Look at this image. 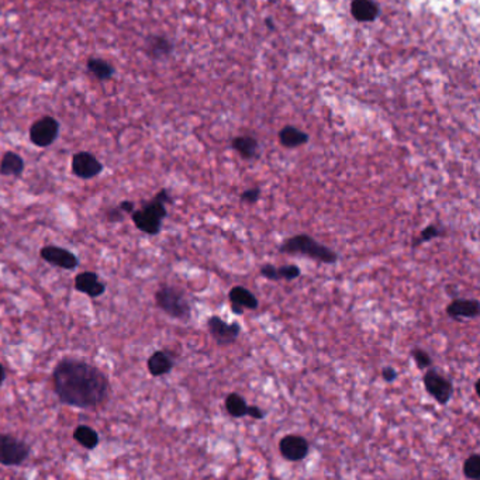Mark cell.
Segmentation results:
<instances>
[{"label": "cell", "instance_id": "obj_1", "mask_svg": "<svg viewBox=\"0 0 480 480\" xmlns=\"http://www.w3.org/2000/svg\"><path fill=\"white\" fill-rule=\"evenodd\" d=\"M54 389L62 404L76 408H96L109 395V380L94 365L65 358L52 372Z\"/></svg>", "mask_w": 480, "mask_h": 480}, {"label": "cell", "instance_id": "obj_2", "mask_svg": "<svg viewBox=\"0 0 480 480\" xmlns=\"http://www.w3.org/2000/svg\"><path fill=\"white\" fill-rule=\"evenodd\" d=\"M172 203V198L167 189L159 190L152 200L145 203L140 210L132 213L134 226L144 234L158 236L163 230V221L168 216L167 205Z\"/></svg>", "mask_w": 480, "mask_h": 480}, {"label": "cell", "instance_id": "obj_3", "mask_svg": "<svg viewBox=\"0 0 480 480\" xmlns=\"http://www.w3.org/2000/svg\"><path fill=\"white\" fill-rule=\"evenodd\" d=\"M279 252L286 255H302V257H307L326 265H334L338 261V253L334 249L315 241L307 234H298L286 238L279 245Z\"/></svg>", "mask_w": 480, "mask_h": 480}, {"label": "cell", "instance_id": "obj_4", "mask_svg": "<svg viewBox=\"0 0 480 480\" xmlns=\"http://www.w3.org/2000/svg\"><path fill=\"white\" fill-rule=\"evenodd\" d=\"M155 303L167 315L187 322L191 317V307L186 295L171 284H163L155 292Z\"/></svg>", "mask_w": 480, "mask_h": 480}, {"label": "cell", "instance_id": "obj_5", "mask_svg": "<svg viewBox=\"0 0 480 480\" xmlns=\"http://www.w3.org/2000/svg\"><path fill=\"white\" fill-rule=\"evenodd\" d=\"M30 457V446L10 435L0 434V465L3 466H19L24 463Z\"/></svg>", "mask_w": 480, "mask_h": 480}, {"label": "cell", "instance_id": "obj_6", "mask_svg": "<svg viewBox=\"0 0 480 480\" xmlns=\"http://www.w3.org/2000/svg\"><path fill=\"white\" fill-rule=\"evenodd\" d=\"M423 383L427 393L439 404L446 406L454 395L452 382L441 375L438 371L428 368L423 376Z\"/></svg>", "mask_w": 480, "mask_h": 480}, {"label": "cell", "instance_id": "obj_7", "mask_svg": "<svg viewBox=\"0 0 480 480\" xmlns=\"http://www.w3.org/2000/svg\"><path fill=\"white\" fill-rule=\"evenodd\" d=\"M59 136V123L51 116H45L36 123H33L30 129V141L36 147L47 148L52 145Z\"/></svg>", "mask_w": 480, "mask_h": 480}, {"label": "cell", "instance_id": "obj_8", "mask_svg": "<svg viewBox=\"0 0 480 480\" xmlns=\"http://www.w3.org/2000/svg\"><path fill=\"white\" fill-rule=\"evenodd\" d=\"M207 328H209L211 338L220 346L233 345L238 340V337L242 331L241 324H238L237 322L227 323L226 320H222L218 315H211L207 320Z\"/></svg>", "mask_w": 480, "mask_h": 480}, {"label": "cell", "instance_id": "obj_9", "mask_svg": "<svg viewBox=\"0 0 480 480\" xmlns=\"http://www.w3.org/2000/svg\"><path fill=\"white\" fill-rule=\"evenodd\" d=\"M279 452L286 461L300 462L307 458L310 452V442L299 434L284 435L279 441Z\"/></svg>", "mask_w": 480, "mask_h": 480}, {"label": "cell", "instance_id": "obj_10", "mask_svg": "<svg viewBox=\"0 0 480 480\" xmlns=\"http://www.w3.org/2000/svg\"><path fill=\"white\" fill-rule=\"evenodd\" d=\"M41 258L56 268H62L67 271H74L79 267L81 261L76 257V255L65 248L61 247H55V245H45L41 251H40Z\"/></svg>", "mask_w": 480, "mask_h": 480}, {"label": "cell", "instance_id": "obj_11", "mask_svg": "<svg viewBox=\"0 0 480 480\" xmlns=\"http://www.w3.org/2000/svg\"><path fill=\"white\" fill-rule=\"evenodd\" d=\"M103 164L92 152L81 151L72 158V172L81 179H93L103 172Z\"/></svg>", "mask_w": 480, "mask_h": 480}, {"label": "cell", "instance_id": "obj_12", "mask_svg": "<svg viewBox=\"0 0 480 480\" xmlns=\"http://www.w3.org/2000/svg\"><path fill=\"white\" fill-rule=\"evenodd\" d=\"M229 300L231 306V311L236 315L244 314V310L255 311L260 307V300L249 289L244 286H234L229 292Z\"/></svg>", "mask_w": 480, "mask_h": 480}, {"label": "cell", "instance_id": "obj_13", "mask_svg": "<svg viewBox=\"0 0 480 480\" xmlns=\"http://www.w3.org/2000/svg\"><path fill=\"white\" fill-rule=\"evenodd\" d=\"M446 314L455 322H463V320L477 318L480 314V303L477 299H454L446 306Z\"/></svg>", "mask_w": 480, "mask_h": 480}, {"label": "cell", "instance_id": "obj_14", "mask_svg": "<svg viewBox=\"0 0 480 480\" xmlns=\"http://www.w3.org/2000/svg\"><path fill=\"white\" fill-rule=\"evenodd\" d=\"M75 289L92 299L102 296L106 292V284L99 280L94 272H82L75 278Z\"/></svg>", "mask_w": 480, "mask_h": 480}, {"label": "cell", "instance_id": "obj_15", "mask_svg": "<svg viewBox=\"0 0 480 480\" xmlns=\"http://www.w3.org/2000/svg\"><path fill=\"white\" fill-rule=\"evenodd\" d=\"M174 366H175V361L172 355L167 351H155L147 361L148 372L154 377H161L171 373Z\"/></svg>", "mask_w": 480, "mask_h": 480}, {"label": "cell", "instance_id": "obj_16", "mask_svg": "<svg viewBox=\"0 0 480 480\" xmlns=\"http://www.w3.org/2000/svg\"><path fill=\"white\" fill-rule=\"evenodd\" d=\"M351 13L355 20L368 23L377 17L379 8L373 0H354L351 5Z\"/></svg>", "mask_w": 480, "mask_h": 480}, {"label": "cell", "instance_id": "obj_17", "mask_svg": "<svg viewBox=\"0 0 480 480\" xmlns=\"http://www.w3.org/2000/svg\"><path fill=\"white\" fill-rule=\"evenodd\" d=\"M86 70L89 74H92L96 79H99V81H109L116 74V70L110 62H107L106 59L98 58V56H90L87 59Z\"/></svg>", "mask_w": 480, "mask_h": 480}, {"label": "cell", "instance_id": "obj_18", "mask_svg": "<svg viewBox=\"0 0 480 480\" xmlns=\"http://www.w3.org/2000/svg\"><path fill=\"white\" fill-rule=\"evenodd\" d=\"M24 159L19 154L9 151L3 155L2 161H0V175L20 176L24 172Z\"/></svg>", "mask_w": 480, "mask_h": 480}, {"label": "cell", "instance_id": "obj_19", "mask_svg": "<svg viewBox=\"0 0 480 480\" xmlns=\"http://www.w3.org/2000/svg\"><path fill=\"white\" fill-rule=\"evenodd\" d=\"M279 140L283 147L286 148H296L300 145H304L309 141V136L303 132H300L296 127L287 125L279 133Z\"/></svg>", "mask_w": 480, "mask_h": 480}, {"label": "cell", "instance_id": "obj_20", "mask_svg": "<svg viewBox=\"0 0 480 480\" xmlns=\"http://www.w3.org/2000/svg\"><path fill=\"white\" fill-rule=\"evenodd\" d=\"M74 439L89 451L99 445V434L89 426H78L74 431Z\"/></svg>", "mask_w": 480, "mask_h": 480}, {"label": "cell", "instance_id": "obj_21", "mask_svg": "<svg viewBox=\"0 0 480 480\" xmlns=\"http://www.w3.org/2000/svg\"><path fill=\"white\" fill-rule=\"evenodd\" d=\"M226 410L231 415L233 419H242L247 417L248 411V403L240 393H230L226 397Z\"/></svg>", "mask_w": 480, "mask_h": 480}, {"label": "cell", "instance_id": "obj_22", "mask_svg": "<svg viewBox=\"0 0 480 480\" xmlns=\"http://www.w3.org/2000/svg\"><path fill=\"white\" fill-rule=\"evenodd\" d=\"M233 148L245 159H253L258 156V141L252 137H238L233 141Z\"/></svg>", "mask_w": 480, "mask_h": 480}, {"label": "cell", "instance_id": "obj_23", "mask_svg": "<svg viewBox=\"0 0 480 480\" xmlns=\"http://www.w3.org/2000/svg\"><path fill=\"white\" fill-rule=\"evenodd\" d=\"M147 51L149 56L158 59L161 56H167L172 51V44L164 37L151 36L147 39Z\"/></svg>", "mask_w": 480, "mask_h": 480}, {"label": "cell", "instance_id": "obj_24", "mask_svg": "<svg viewBox=\"0 0 480 480\" xmlns=\"http://www.w3.org/2000/svg\"><path fill=\"white\" fill-rule=\"evenodd\" d=\"M442 236H445V231L442 229L435 226V224H430V226L423 229V231L420 233V236L417 238H414L411 241V248H417V247L427 244V242H430L435 238H439Z\"/></svg>", "mask_w": 480, "mask_h": 480}, {"label": "cell", "instance_id": "obj_25", "mask_svg": "<svg viewBox=\"0 0 480 480\" xmlns=\"http://www.w3.org/2000/svg\"><path fill=\"white\" fill-rule=\"evenodd\" d=\"M462 472L466 479L479 480L480 479V455L479 454L469 455L463 462Z\"/></svg>", "mask_w": 480, "mask_h": 480}, {"label": "cell", "instance_id": "obj_26", "mask_svg": "<svg viewBox=\"0 0 480 480\" xmlns=\"http://www.w3.org/2000/svg\"><path fill=\"white\" fill-rule=\"evenodd\" d=\"M410 355L413 358V361L415 362V365H417L419 369L424 371V369H428L432 366V358L430 357V354L427 351L421 349V348H414L411 349L410 352Z\"/></svg>", "mask_w": 480, "mask_h": 480}, {"label": "cell", "instance_id": "obj_27", "mask_svg": "<svg viewBox=\"0 0 480 480\" xmlns=\"http://www.w3.org/2000/svg\"><path fill=\"white\" fill-rule=\"evenodd\" d=\"M278 271V279L279 280H296L298 278H300L302 275V269L298 265H282V267H276Z\"/></svg>", "mask_w": 480, "mask_h": 480}, {"label": "cell", "instance_id": "obj_28", "mask_svg": "<svg viewBox=\"0 0 480 480\" xmlns=\"http://www.w3.org/2000/svg\"><path fill=\"white\" fill-rule=\"evenodd\" d=\"M261 198V189L258 186H255V187H249L247 190H244L242 194L240 195V199L242 203H247V205H255Z\"/></svg>", "mask_w": 480, "mask_h": 480}, {"label": "cell", "instance_id": "obj_29", "mask_svg": "<svg viewBox=\"0 0 480 480\" xmlns=\"http://www.w3.org/2000/svg\"><path fill=\"white\" fill-rule=\"evenodd\" d=\"M260 273H261L262 278H265V279H268V280L279 282L276 267L272 265V264H264V265L260 268Z\"/></svg>", "mask_w": 480, "mask_h": 480}, {"label": "cell", "instance_id": "obj_30", "mask_svg": "<svg viewBox=\"0 0 480 480\" xmlns=\"http://www.w3.org/2000/svg\"><path fill=\"white\" fill-rule=\"evenodd\" d=\"M247 417H251L253 420H264L267 417V413L261 407L253 404V406H248Z\"/></svg>", "mask_w": 480, "mask_h": 480}, {"label": "cell", "instance_id": "obj_31", "mask_svg": "<svg viewBox=\"0 0 480 480\" xmlns=\"http://www.w3.org/2000/svg\"><path fill=\"white\" fill-rule=\"evenodd\" d=\"M382 377L388 383H393L399 377V372L393 366H385L382 369Z\"/></svg>", "mask_w": 480, "mask_h": 480}, {"label": "cell", "instance_id": "obj_32", "mask_svg": "<svg viewBox=\"0 0 480 480\" xmlns=\"http://www.w3.org/2000/svg\"><path fill=\"white\" fill-rule=\"evenodd\" d=\"M107 218H109V221H116V222H118V221H123V218H124V213L117 207V209H112L109 213H107Z\"/></svg>", "mask_w": 480, "mask_h": 480}, {"label": "cell", "instance_id": "obj_33", "mask_svg": "<svg viewBox=\"0 0 480 480\" xmlns=\"http://www.w3.org/2000/svg\"><path fill=\"white\" fill-rule=\"evenodd\" d=\"M118 209L125 213V214H132L134 210H136V205L134 202H130V200H124L118 205Z\"/></svg>", "mask_w": 480, "mask_h": 480}, {"label": "cell", "instance_id": "obj_34", "mask_svg": "<svg viewBox=\"0 0 480 480\" xmlns=\"http://www.w3.org/2000/svg\"><path fill=\"white\" fill-rule=\"evenodd\" d=\"M5 379H6V371H5V366L0 364V385L5 382Z\"/></svg>", "mask_w": 480, "mask_h": 480}, {"label": "cell", "instance_id": "obj_35", "mask_svg": "<svg viewBox=\"0 0 480 480\" xmlns=\"http://www.w3.org/2000/svg\"><path fill=\"white\" fill-rule=\"evenodd\" d=\"M479 382H480V380H479V379H477V380H476V382H474V390H476V393H477V396H479V395H480V390H479Z\"/></svg>", "mask_w": 480, "mask_h": 480}, {"label": "cell", "instance_id": "obj_36", "mask_svg": "<svg viewBox=\"0 0 480 480\" xmlns=\"http://www.w3.org/2000/svg\"><path fill=\"white\" fill-rule=\"evenodd\" d=\"M0 16H2V9H0Z\"/></svg>", "mask_w": 480, "mask_h": 480}]
</instances>
